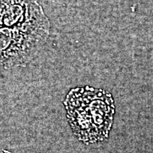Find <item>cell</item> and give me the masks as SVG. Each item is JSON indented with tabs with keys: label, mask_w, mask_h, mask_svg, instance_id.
Segmentation results:
<instances>
[{
	"label": "cell",
	"mask_w": 153,
	"mask_h": 153,
	"mask_svg": "<svg viewBox=\"0 0 153 153\" xmlns=\"http://www.w3.org/2000/svg\"><path fill=\"white\" fill-rule=\"evenodd\" d=\"M50 23L34 0H0V68L28 64L46 42Z\"/></svg>",
	"instance_id": "cell-1"
},
{
	"label": "cell",
	"mask_w": 153,
	"mask_h": 153,
	"mask_svg": "<svg viewBox=\"0 0 153 153\" xmlns=\"http://www.w3.org/2000/svg\"><path fill=\"white\" fill-rule=\"evenodd\" d=\"M64 104L69 123L79 140L91 144L108 137L115 113L109 93L89 87L72 89Z\"/></svg>",
	"instance_id": "cell-2"
}]
</instances>
